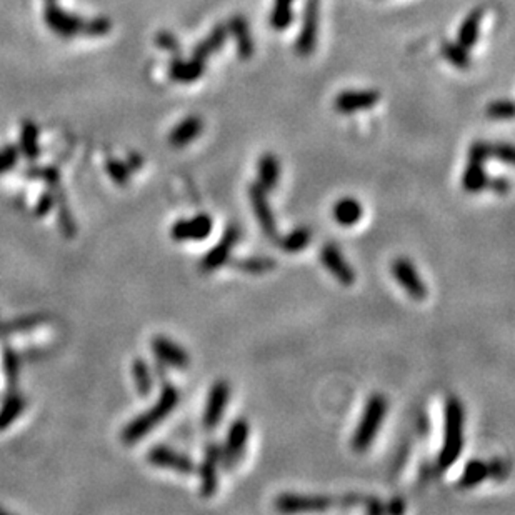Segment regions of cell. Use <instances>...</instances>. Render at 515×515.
Segmentation results:
<instances>
[{"instance_id": "obj_1", "label": "cell", "mask_w": 515, "mask_h": 515, "mask_svg": "<svg viewBox=\"0 0 515 515\" xmlns=\"http://www.w3.org/2000/svg\"><path fill=\"white\" fill-rule=\"evenodd\" d=\"M466 410L457 397H449L444 406V439L439 454V467L449 468L458 461L463 450Z\"/></svg>"}, {"instance_id": "obj_2", "label": "cell", "mask_w": 515, "mask_h": 515, "mask_svg": "<svg viewBox=\"0 0 515 515\" xmlns=\"http://www.w3.org/2000/svg\"><path fill=\"white\" fill-rule=\"evenodd\" d=\"M177 403H179V391L174 387V385L165 384L160 392L159 401L150 407V410H147L146 414L136 417L131 424L125 427L122 432L124 442L134 444L137 442V440L146 437L154 427L159 425L165 417H169L172 414V410L177 407Z\"/></svg>"}, {"instance_id": "obj_3", "label": "cell", "mask_w": 515, "mask_h": 515, "mask_svg": "<svg viewBox=\"0 0 515 515\" xmlns=\"http://www.w3.org/2000/svg\"><path fill=\"white\" fill-rule=\"evenodd\" d=\"M387 398L382 393H374L365 402L364 412H362L360 422L352 435V450L357 454H364L370 449L377 437L380 427L384 424L385 414H387Z\"/></svg>"}, {"instance_id": "obj_4", "label": "cell", "mask_w": 515, "mask_h": 515, "mask_svg": "<svg viewBox=\"0 0 515 515\" xmlns=\"http://www.w3.org/2000/svg\"><path fill=\"white\" fill-rule=\"evenodd\" d=\"M392 277L398 282V285L406 290L407 295H410L412 299L415 300H424L429 290H427V285L424 278L420 277L419 271H417L414 264L409 259L398 257L392 262L391 266Z\"/></svg>"}, {"instance_id": "obj_5", "label": "cell", "mask_w": 515, "mask_h": 515, "mask_svg": "<svg viewBox=\"0 0 515 515\" xmlns=\"http://www.w3.org/2000/svg\"><path fill=\"white\" fill-rule=\"evenodd\" d=\"M249 199L250 203H252L255 219H257L262 232L266 234V237L271 239L272 242H277L280 237H278L276 215H273L271 203H268L267 199V190L259 182H254L249 187Z\"/></svg>"}, {"instance_id": "obj_6", "label": "cell", "mask_w": 515, "mask_h": 515, "mask_svg": "<svg viewBox=\"0 0 515 515\" xmlns=\"http://www.w3.org/2000/svg\"><path fill=\"white\" fill-rule=\"evenodd\" d=\"M276 509L278 512H320L333 505V499L327 495H307V494H282L276 499Z\"/></svg>"}, {"instance_id": "obj_7", "label": "cell", "mask_w": 515, "mask_h": 515, "mask_svg": "<svg viewBox=\"0 0 515 515\" xmlns=\"http://www.w3.org/2000/svg\"><path fill=\"white\" fill-rule=\"evenodd\" d=\"M229 398H230L229 382H227V380H217V382L211 387V391H208L206 409H203L202 422L206 429L212 430L220 424L225 415L227 406H229Z\"/></svg>"}, {"instance_id": "obj_8", "label": "cell", "mask_w": 515, "mask_h": 515, "mask_svg": "<svg viewBox=\"0 0 515 515\" xmlns=\"http://www.w3.org/2000/svg\"><path fill=\"white\" fill-rule=\"evenodd\" d=\"M240 239V229L237 225H229L222 235V239L213 245L212 250L203 255L202 262H201V268L203 272H213L217 268H220L222 266H225L229 262L232 249L235 247Z\"/></svg>"}, {"instance_id": "obj_9", "label": "cell", "mask_w": 515, "mask_h": 515, "mask_svg": "<svg viewBox=\"0 0 515 515\" xmlns=\"http://www.w3.org/2000/svg\"><path fill=\"white\" fill-rule=\"evenodd\" d=\"M44 20L47 27L52 32H55L59 37H66V39H71V37H76L82 34L83 20L81 17L73 16V13L64 11L55 4H49L45 7L44 12Z\"/></svg>"}, {"instance_id": "obj_10", "label": "cell", "mask_w": 515, "mask_h": 515, "mask_svg": "<svg viewBox=\"0 0 515 515\" xmlns=\"http://www.w3.org/2000/svg\"><path fill=\"white\" fill-rule=\"evenodd\" d=\"M250 435V425L245 419H237L232 422L227 432L225 445L222 449V461L225 462L227 467H232L242 458L245 452V445H247Z\"/></svg>"}, {"instance_id": "obj_11", "label": "cell", "mask_w": 515, "mask_h": 515, "mask_svg": "<svg viewBox=\"0 0 515 515\" xmlns=\"http://www.w3.org/2000/svg\"><path fill=\"white\" fill-rule=\"evenodd\" d=\"M213 220L208 213H199L192 219L177 220L172 225V239L177 242H187V240H206L212 234Z\"/></svg>"}, {"instance_id": "obj_12", "label": "cell", "mask_w": 515, "mask_h": 515, "mask_svg": "<svg viewBox=\"0 0 515 515\" xmlns=\"http://www.w3.org/2000/svg\"><path fill=\"white\" fill-rule=\"evenodd\" d=\"M319 34V0H307L304 8V22L297 37L295 49L299 55H310L317 45Z\"/></svg>"}, {"instance_id": "obj_13", "label": "cell", "mask_w": 515, "mask_h": 515, "mask_svg": "<svg viewBox=\"0 0 515 515\" xmlns=\"http://www.w3.org/2000/svg\"><path fill=\"white\" fill-rule=\"evenodd\" d=\"M222 462V449L215 442H211L206 449V456L199 467L201 474V494L202 497H212L217 492L219 485V477H217V468Z\"/></svg>"}, {"instance_id": "obj_14", "label": "cell", "mask_w": 515, "mask_h": 515, "mask_svg": "<svg viewBox=\"0 0 515 515\" xmlns=\"http://www.w3.org/2000/svg\"><path fill=\"white\" fill-rule=\"evenodd\" d=\"M320 262L322 266L332 273L337 282L342 285H352L355 282V272L350 264L345 261L343 254L338 250L337 245L326 244L320 250Z\"/></svg>"}, {"instance_id": "obj_15", "label": "cell", "mask_w": 515, "mask_h": 515, "mask_svg": "<svg viewBox=\"0 0 515 515\" xmlns=\"http://www.w3.org/2000/svg\"><path fill=\"white\" fill-rule=\"evenodd\" d=\"M148 462L155 467L162 468H170V470L180 472V474H192L196 470V463L184 454L175 452L169 447H164V445H157V447H152L150 452L147 454Z\"/></svg>"}, {"instance_id": "obj_16", "label": "cell", "mask_w": 515, "mask_h": 515, "mask_svg": "<svg viewBox=\"0 0 515 515\" xmlns=\"http://www.w3.org/2000/svg\"><path fill=\"white\" fill-rule=\"evenodd\" d=\"M152 350L157 355V359L164 364L170 365V367L184 370L189 367L190 364V357L187 354V350L184 347H180L175 343L174 341L167 337H154L152 338Z\"/></svg>"}, {"instance_id": "obj_17", "label": "cell", "mask_w": 515, "mask_h": 515, "mask_svg": "<svg viewBox=\"0 0 515 515\" xmlns=\"http://www.w3.org/2000/svg\"><path fill=\"white\" fill-rule=\"evenodd\" d=\"M380 99L377 90H345L336 97V109L342 114L372 109Z\"/></svg>"}, {"instance_id": "obj_18", "label": "cell", "mask_w": 515, "mask_h": 515, "mask_svg": "<svg viewBox=\"0 0 515 515\" xmlns=\"http://www.w3.org/2000/svg\"><path fill=\"white\" fill-rule=\"evenodd\" d=\"M202 131H203L202 119L197 117V115H190V117L184 119L182 122H179L174 129H172L169 142L174 147L179 148L185 147L192 141H196V138L202 134Z\"/></svg>"}, {"instance_id": "obj_19", "label": "cell", "mask_w": 515, "mask_h": 515, "mask_svg": "<svg viewBox=\"0 0 515 515\" xmlns=\"http://www.w3.org/2000/svg\"><path fill=\"white\" fill-rule=\"evenodd\" d=\"M229 35L230 34H229V29H227V25H222V24L215 25L212 29L211 34H208L206 39L201 40L196 45V49H194V52H192V57L206 62L211 55L219 52V50L224 47L227 39H229Z\"/></svg>"}, {"instance_id": "obj_20", "label": "cell", "mask_w": 515, "mask_h": 515, "mask_svg": "<svg viewBox=\"0 0 515 515\" xmlns=\"http://www.w3.org/2000/svg\"><path fill=\"white\" fill-rule=\"evenodd\" d=\"M203 67L202 60L197 59H180L179 55H175L170 62V78H174L175 82H182V83H190V82H196L199 78L202 77Z\"/></svg>"}, {"instance_id": "obj_21", "label": "cell", "mask_w": 515, "mask_h": 515, "mask_svg": "<svg viewBox=\"0 0 515 515\" xmlns=\"http://www.w3.org/2000/svg\"><path fill=\"white\" fill-rule=\"evenodd\" d=\"M229 34L234 35L235 44H237V52L240 59H250L254 54V40L252 35H250V27L249 22L245 20L242 16H235L230 18L229 25Z\"/></svg>"}, {"instance_id": "obj_22", "label": "cell", "mask_w": 515, "mask_h": 515, "mask_svg": "<svg viewBox=\"0 0 515 515\" xmlns=\"http://www.w3.org/2000/svg\"><path fill=\"white\" fill-rule=\"evenodd\" d=\"M278 180H280V162L273 154H264L257 164V182L267 192H272L277 189Z\"/></svg>"}, {"instance_id": "obj_23", "label": "cell", "mask_w": 515, "mask_h": 515, "mask_svg": "<svg viewBox=\"0 0 515 515\" xmlns=\"http://www.w3.org/2000/svg\"><path fill=\"white\" fill-rule=\"evenodd\" d=\"M332 215L338 225L352 227L362 219L364 208H362V203L357 199L343 197L333 206Z\"/></svg>"}, {"instance_id": "obj_24", "label": "cell", "mask_w": 515, "mask_h": 515, "mask_svg": "<svg viewBox=\"0 0 515 515\" xmlns=\"http://www.w3.org/2000/svg\"><path fill=\"white\" fill-rule=\"evenodd\" d=\"M480 22H482V11L475 8L468 16L463 18V22L458 27L457 32V44L462 45L463 49H472L479 40L480 32Z\"/></svg>"}, {"instance_id": "obj_25", "label": "cell", "mask_w": 515, "mask_h": 515, "mask_svg": "<svg viewBox=\"0 0 515 515\" xmlns=\"http://www.w3.org/2000/svg\"><path fill=\"white\" fill-rule=\"evenodd\" d=\"M489 477V463L480 461V458H472V461L467 462L466 468H463L462 477L458 479V487L461 489H472V487L482 484Z\"/></svg>"}, {"instance_id": "obj_26", "label": "cell", "mask_w": 515, "mask_h": 515, "mask_svg": "<svg viewBox=\"0 0 515 515\" xmlns=\"http://www.w3.org/2000/svg\"><path fill=\"white\" fill-rule=\"evenodd\" d=\"M487 184H489V175H487L484 169V164L477 160H468V165L466 172H463L462 179L463 189L470 194H477L487 189Z\"/></svg>"}, {"instance_id": "obj_27", "label": "cell", "mask_w": 515, "mask_h": 515, "mask_svg": "<svg viewBox=\"0 0 515 515\" xmlns=\"http://www.w3.org/2000/svg\"><path fill=\"white\" fill-rule=\"evenodd\" d=\"M278 240H280V247L284 252L297 254L302 252V250L310 244V240H312V232H310L309 227H297V229L289 232V234Z\"/></svg>"}, {"instance_id": "obj_28", "label": "cell", "mask_w": 515, "mask_h": 515, "mask_svg": "<svg viewBox=\"0 0 515 515\" xmlns=\"http://www.w3.org/2000/svg\"><path fill=\"white\" fill-rule=\"evenodd\" d=\"M20 150L25 159L35 160L40 154L39 147V129L35 124L24 122L20 131Z\"/></svg>"}, {"instance_id": "obj_29", "label": "cell", "mask_w": 515, "mask_h": 515, "mask_svg": "<svg viewBox=\"0 0 515 515\" xmlns=\"http://www.w3.org/2000/svg\"><path fill=\"white\" fill-rule=\"evenodd\" d=\"M132 374H134V380H136V387L138 393L142 397H147L148 393L152 392V387H154V380H152V372L150 367L146 360L137 359L134 362L132 365Z\"/></svg>"}, {"instance_id": "obj_30", "label": "cell", "mask_w": 515, "mask_h": 515, "mask_svg": "<svg viewBox=\"0 0 515 515\" xmlns=\"http://www.w3.org/2000/svg\"><path fill=\"white\" fill-rule=\"evenodd\" d=\"M442 55L457 69H468L470 67V55L468 50L458 45L457 42H444L442 44Z\"/></svg>"}, {"instance_id": "obj_31", "label": "cell", "mask_w": 515, "mask_h": 515, "mask_svg": "<svg viewBox=\"0 0 515 515\" xmlns=\"http://www.w3.org/2000/svg\"><path fill=\"white\" fill-rule=\"evenodd\" d=\"M234 266L249 273H264L276 268V261L271 257H249L234 261Z\"/></svg>"}, {"instance_id": "obj_32", "label": "cell", "mask_w": 515, "mask_h": 515, "mask_svg": "<svg viewBox=\"0 0 515 515\" xmlns=\"http://www.w3.org/2000/svg\"><path fill=\"white\" fill-rule=\"evenodd\" d=\"M22 409H24V401H22V397L17 396L8 397L6 403H4L2 409H0V430L7 429V427L20 415Z\"/></svg>"}, {"instance_id": "obj_33", "label": "cell", "mask_w": 515, "mask_h": 515, "mask_svg": "<svg viewBox=\"0 0 515 515\" xmlns=\"http://www.w3.org/2000/svg\"><path fill=\"white\" fill-rule=\"evenodd\" d=\"M110 29H112V24L107 17H95L90 18V20H83L82 27V35L85 37H102L109 34Z\"/></svg>"}, {"instance_id": "obj_34", "label": "cell", "mask_w": 515, "mask_h": 515, "mask_svg": "<svg viewBox=\"0 0 515 515\" xmlns=\"http://www.w3.org/2000/svg\"><path fill=\"white\" fill-rule=\"evenodd\" d=\"M294 20V12H292L290 6H277L273 7L271 13V25L276 30H284L292 24Z\"/></svg>"}, {"instance_id": "obj_35", "label": "cell", "mask_w": 515, "mask_h": 515, "mask_svg": "<svg viewBox=\"0 0 515 515\" xmlns=\"http://www.w3.org/2000/svg\"><path fill=\"white\" fill-rule=\"evenodd\" d=\"M487 115L494 120H510L514 117V104L510 100H495L487 107Z\"/></svg>"}, {"instance_id": "obj_36", "label": "cell", "mask_w": 515, "mask_h": 515, "mask_svg": "<svg viewBox=\"0 0 515 515\" xmlns=\"http://www.w3.org/2000/svg\"><path fill=\"white\" fill-rule=\"evenodd\" d=\"M107 172H109L110 179L119 185H125L127 184V180L131 179V167L120 160L107 162Z\"/></svg>"}, {"instance_id": "obj_37", "label": "cell", "mask_w": 515, "mask_h": 515, "mask_svg": "<svg viewBox=\"0 0 515 515\" xmlns=\"http://www.w3.org/2000/svg\"><path fill=\"white\" fill-rule=\"evenodd\" d=\"M155 42L162 50L174 54V57H175V55L180 54V44H179L177 37L172 34V32H165V30L159 32V34H157V37H155Z\"/></svg>"}, {"instance_id": "obj_38", "label": "cell", "mask_w": 515, "mask_h": 515, "mask_svg": "<svg viewBox=\"0 0 515 515\" xmlns=\"http://www.w3.org/2000/svg\"><path fill=\"white\" fill-rule=\"evenodd\" d=\"M18 160V148L13 146H7L0 148V174L13 169V165Z\"/></svg>"}, {"instance_id": "obj_39", "label": "cell", "mask_w": 515, "mask_h": 515, "mask_svg": "<svg viewBox=\"0 0 515 515\" xmlns=\"http://www.w3.org/2000/svg\"><path fill=\"white\" fill-rule=\"evenodd\" d=\"M29 177L35 179H44L50 187H57L59 185V172L54 167H40V169H30L27 172Z\"/></svg>"}, {"instance_id": "obj_40", "label": "cell", "mask_w": 515, "mask_h": 515, "mask_svg": "<svg viewBox=\"0 0 515 515\" xmlns=\"http://www.w3.org/2000/svg\"><path fill=\"white\" fill-rule=\"evenodd\" d=\"M490 159H497L504 164H512L514 147L510 143H494V146H490Z\"/></svg>"}, {"instance_id": "obj_41", "label": "cell", "mask_w": 515, "mask_h": 515, "mask_svg": "<svg viewBox=\"0 0 515 515\" xmlns=\"http://www.w3.org/2000/svg\"><path fill=\"white\" fill-rule=\"evenodd\" d=\"M490 146L489 142H474L468 148V160H477L485 164V160L490 159Z\"/></svg>"}, {"instance_id": "obj_42", "label": "cell", "mask_w": 515, "mask_h": 515, "mask_svg": "<svg viewBox=\"0 0 515 515\" xmlns=\"http://www.w3.org/2000/svg\"><path fill=\"white\" fill-rule=\"evenodd\" d=\"M4 367H6V374L8 380H16L17 379V369H18V362L17 357L13 355V352L6 350V355H4Z\"/></svg>"}, {"instance_id": "obj_43", "label": "cell", "mask_w": 515, "mask_h": 515, "mask_svg": "<svg viewBox=\"0 0 515 515\" xmlns=\"http://www.w3.org/2000/svg\"><path fill=\"white\" fill-rule=\"evenodd\" d=\"M489 470H490V477H494V479H497V480H504L509 474L507 463H505L504 461H499V458L497 461L489 463Z\"/></svg>"}, {"instance_id": "obj_44", "label": "cell", "mask_w": 515, "mask_h": 515, "mask_svg": "<svg viewBox=\"0 0 515 515\" xmlns=\"http://www.w3.org/2000/svg\"><path fill=\"white\" fill-rule=\"evenodd\" d=\"M487 187H490L495 194H499V196H505V194L510 190V182H509V179H505V177H494V179H489Z\"/></svg>"}, {"instance_id": "obj_45", "label": "cell", "mask_w": 515, "mask_h": 515, "mask_svg": "<svg viewBox=\"0 0 515 515\" xmlns=\"http://www.w3.org/2000/svg\"><path fill=\"white\" fill-rule=\"evenodd\" d=\"M52 206H54V196H50V194L47 196V194H45V196L39 201V206H37L35 211L37 215H44V213H47L50 208H52Z\"/></svg>"}, {"instance_id": "obj_46", "label": "cell", "mask_w": 515, "mask_h": 515, "mask_svg": "<svg viewBox=\"0 0 515 515\" xmlns=\"http://www.w3.org/2000/svg\"><path fill=\"white\" fill-rule=\"evenodd\" d=\"M385 510H389V512H392V514H401V512H403V510H406V505H403L402 500L393 499L392 502H389V507Z\"/></svg>"}, {"instance_id": "obj_47", "label": "cell", "mask_w": 515, "mask_h": 515, "mask_svg": "<svg viewBox=\"0 0 515 515\" xmlns=\"http://www.w3.org/2000/svg\"><path fill=\"white\" fill-rule=\"evenodd\" d=\"M143 164V160H142V157L141 155H137V154H134V155H131V159H129V167H131V170H136V169H138V167H141Z\"/></svg>"}, {"instance_id": "obj_48", "label": "cell", "mask_w": 515, "mask_h": 515, "mask_svg": "<svg viewBox=\"0 0 515 515\" xmlns=\"http://www.w3.org/2000/svg\"><path fill=\"white\" fill-rule=\"evenodd\" d=\"M292 2H294V0H276L277 6H292Z\"/></svg>"}, {"instance_id": "obj_49", "label": "cell", "mask_w": 515, "mask_h": 515, "mask_svg": "<svg viewBox=\"0 0 515 515\" xmlns=\"http://www.w3.org/2000/svg\"><path fill=\"white\" fill-rule=\"evenodd\" d=\"M47 2H49V4H52V2H55V0H47Z\"/></svg>"}]
</instances>
